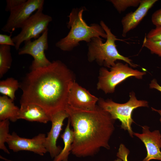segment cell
Wrapping results in <instances>:
<instances>
[{
  "instance_id": "8",
  "label": "cell",
  "mask_w": 161,
  "mask_h": 161,
  "mask_svg": "<svg viewBox=\"0 0 161 161\" xmlns=\"http://www.w3.org/2000/svg\"><path fill=\"white\" fill-rule=\"evenodd\" d=\"M47 30L38 38L32 41H24V45L18 50V54H28L33 58L30 69L31 70L47 66L51 63L46 58L45 52L48 48V34Z\"/></svg>"
},
{
  "instance_id": "13",
  "label": "cell",
  "mask_w": 161,
  "mask_h": 161,
  "mask_svg": "<svg viewBox=\"0 0 161 161\" xmlns=\"http://www.w3.org/2000/svg\"><path fill=\"white\" fill-rule=\"evenodd\" d=\"M141 133H134L136 136L143 143L146 148V156L142 161H149L152 160L161 161V134L158 130L151 131L147 126H142Z\"/></svg>"
},
{
  "instance_id": "14",
  "label": "cell",
  "mask_w": 161,
  "mask_h": 161,
  "mask_svg": "<svg viewBox=\"0 0 161 161\" xmlns=\"http://www.w3.org/2000/svg\"><path fill=\"white\" fill-rule=\"evenodd\" d=\"M157 0H141L137 8L126 14L121 21L123 27L122 36H126L131 30L135 28L145 16Z\"/></svg>"
},
{
  "instance_id": "1",
  "label": "cell",
  "mask_w": 161,
  "mask_h": 161,
  "mask_svg": "<svg viewBox=\"0 0 161 161\" xmlns=\"http://www.w3.org/2000/svg\"><path fill=\"white\" fill-rule=\"evenodd\" d=\"M75 80L72 72L61 61L31 70L20 83L22 91L20 105L33 103L51 116L65 110L71 86Z\"/></svg>"
},
{
  "instance_id": "15",
  "label": "cell",
  "mask_w": 161,
  "mask_h": 161,
  "mask_svg": "<svg viewBox=\"0 0 161 161\" xmlns=\"http://www.w3.org/2000/svg\"><path fill=\"white\" fill-rule=\"evenodd\" d=\"M18 118L29 122L47 123L51 121V116L40 106L28 103L21 105Z\"/></svg>"
},
{
  "instance_id": "10",
  "label": "cell",
  "mask_w": 161,
  "mask_h": 161,
  "mask_svg": "<svg viewBox=\"0 0 161 161\" xmlns=\"http://www.w3.org/2000/svg\"><path fill=\"white\" fill-rule=\"evenodd\" d=\"M46 137L45 134L40 133L31 138H27L13 132L10 134L7 143L9 148L14 152L29 151L43 156L47 152L44 145Z\"/></svg>"
},
{
  "instance_id": "9",
  "label": "cell",
  "mask_w": 161,
  "mask_h": 161,
  "mask_svg": "<svg viewBox=\"0 0 161 161\" xmlns=\"http://www.w3.org/2000/svg\"><path fill=\"white\" fill-rule=\"evenodd\" d=\"M44 0H28L24 3L10 12L2 31L12 33L16 29L21 28L35 11L43 8Z\"/></svg>"
},
{
  "instance_id": "20",
  "label": "cell",
  "mask_w": 161,
  "mask_h": 161,
  "mask_svg": "<svg viewBox=\"0 0 161 161\" xmlns=\"http://www.w3.org/2000/svg\"><path fill=\"white\" fill-rule=\"evenodd\" d=\"M9 120L0 121V149L6 153L9 154L10 152L5 145L9 135V129L10 124Z\"/></svg>"
},
{
  "instance_id": "26",
  "label": "cell",
  "mask_w": 161,
  "mask_h": 161,
  "mask_svg": "<svg viewBox=\"0 0 161 161\" xmlns=\"http://www.w3.org/2000/svg\"><path fill=\"white\" fill-rule=\"evenodd\" d=\"M151 20L156 27H161V8L153 13L151 16Z\"/></svg>"
},
{
  "instance_id": "6",
  "label": "cell",
  "mask_w": 161,
  "mask_h": 161,
  "mask_svg": "<svg viewBox=\"0 0 161 161\" xmlns=\"http://www.w3.org/2000/svg\"><path fill=\"white\" fill-rule=\"evenodd\" d=\"M128 65L127 63H116L110 71L105 68H101L97 85V89L102 90L106 94L113 93L116 87L127 78L134 77L141 79L146 74L145 72L134 69Z\"/></svg>"
},
{
  "instance_id": "24",
  "label": "cell",
  "mask_w": 161,
  "mask_h": 161,
  "mask_svg": "<svg viewBox=\"0 0 161 161\" xmlns=\"http://www.w3.org/2000/svg\"><path fill=\"white\" fill-rule=\"evenodd\" d=\"M27 0H7L6 11L9 12L17 8L27 1Z\"/></svg>"
},
{
  "instance_id": "7",
  "label": "cell",
  "mask_w": 161,
  "mask_h": 161,
  "mask_svg": "<svg viewBox=\"0 0 161 161\" xmlns=\"http://www.w3.org/2000/svg\"><path fill=\"white\" fill-rule=\"evenodd\" d=\"M43 8L37 10L32 15L21 27L20 32L12 38L15 44L16 50H18L22 43L36 39L40 36L47 30L49 23L52 20L50 16L44 14Z\"/></svg>"
},
{
  "instance_id": "5",
  "label": "cell",
  "mask_w": 161,
  "mask_h": 161,
  "mask_svg": "<svg viewBox=\"0 0 161 161\" xmlns=\"http://www.w3.org/2000/svg\"><path fill=\"white\" fill-rule=\"evenodd\" d=\"M130 99L126 103H119L111 99L106 100L99 99L98 106L108 112L112 118L116 120L118 119L121 123V129L126 130L129 135L134 137V133L131 125L134 121L132 118L134 110L140 107H148V102L145 100H138L134 92L129 93Z\"/></svg>"
},
{
  "instance_id": "19",
  "label": "cell",
  "mask_w": 161,
  "mask_h": 161,
  "mask_svg": "<svg viewBox=\"0 0 161 161\" xmlns=\"http://www.w3.org/2000/svg\"><path fill=\"white\" fill-rule=\"evenodd\" d=\"M19 88L20 83L13 78H8L0 81V93L13 101L15 99V92Z\"/></svg>"
},
{
  "instance_id": "4",
  "label": "cell",
  "mask_w": 161,
  "mask_h": 161,
  "mask_svg": "<svg viewBox=\"0 0 161 161\" xmlns=\"http://www.w3.org/2000/svg\"><path fill=\"white\" fill-rule=\"evenodd\" d=\"M100 24L107 35L106 40L103 43L101 37H95L88 43L87 57L89 61H95L100 66L111 68L115 65L117 61L122 60L131 67H137L138 65L133 63L131 59L118 52L115 41L121 40L117 38L103 21H101Z\"/></svg>"
},
{
  "instance_id": "12",
  "label": "cell",
  "mask_w": 161,
  "mask_h": 161,
  "mask_svg": "<svg viewBox=\"0 0 161 161\" xmlns=\"http://www.w3.org/2000/svg\"><path fill=\"white\" fill-rule=\"evenodd\" d=\"M69 115L65 110L58 112L51 117L52 126L50 131L46 136L44 145L52 158H55L61 152L62 149L57 146V141L64 125V122Z\"/></svg>"
},
{
  "instance_id": "16",
  "label": "cell",
  "mask_w": 161,
  "mask_h": 161,
  "mask_svg": "<svg viewBox=\"0 0 161 161\" xmlns=\"http://www.w3.org/2000/svg\"><path fill=\"white\" fill-rule=\"evenodd\" d=\"M13 101L5 95L0 96V120H9L16 122L20 108L15 105Z\"/></svg>"
},
{
  "instance_id": "29",
  "label": "cell",
  "mask_w": 161,
  "mask_h": 161,
  "mask_svg": "<svg viewBox=\"0 0 161 161\" xmlns=\"http://www.w3.org/2000/svg\"><path fill=\"white\" fill-rule=\"evenodd\" d=\"M151 108L152 110L157 112L160 115V122L161 123V109H159V110L153 107H151Z\"/></svg>"
},
{
  "instance_id": "3",
  "label": "cell",
  "mask_w": 161,
  "mask_h": 161,
  "mask_svg": "<svg viewBox=\"0 0 161 161\" xmlns=\"http://www.w3.org/2000/svg\"><path fill=\"white\" fill-rule=\"evenodd\" d=\"M83 7L74 8L68 17L67 27L70 30L67 35L58 41L56 46L65 51H70L84 41L89 43L95 37L106 39L107 35L100 25L94 23L88 25L83 18Z\"/></svg>"
},
{
  "instance_id": "17",
  "label": "cell",
  "mask_w": 161,
  "mask_h": 161,
  "mask_svg": "<svg viewBox=\"0 0 161 161\" xmlns=\"http://www.w3.org/2000/svg\"><path fill=\"white\" fill-rule=\"evenodd\" d=\"M70 122L68 118L67 123L63 133L61 135L64 143V147L53 161H68L69 155L72 149L74 140L73 130L70 129Z\"/></svg>"
},
{
  "instance_id": "28",
  "label": "cell",
  "mask_w": 161,
  "mask_h": 161,
  "mask_svg": "<svg viewBox=\"0 0 161 161\" xmlns=\"http://www.w3.org/2000/svg\"><path fill=\"white\" fill-rule=\"evenodd\" d=\"M149 87L151 89H154L161 92V86L158 84L157 80L154 79L152 80L149 84Z\"/></svg>"
},
{
  "instance_id": "11",
  "label": "cell",
  "mask_w": 161,
  "mask_h": 161,
  "mask_svg": "<svg viewBox=\"0 0 161 161\" xmlns=\"http://www.w3.org/2000/svg\"><path fill=\"white\" fill-rule=\"evenodd\" d=\"M99 99L79 85L75 80L69 90L68 105L76 109L92 110L97 106L96 103Z\"/></svg>"
},
{
  "instance_id": "30",
  "label": "cell",
  "mask_w": 161,
  "mask_h": 161,
  "mask_svg": "<svg viewBox=\"0 0 161 161\" xmlns=\"http://www.w3.org/2000/svg\"><path fill=\"white\" fill-rule=\"evenodd\" d=\"M113 161H123V160L119 158H118Z\"/></svg>"
},
{
  "instance_id": "21",
  "label": "cell",
  "mask_w": 161,
  "mask_h": 161,
  "mask_svg": "<svg viewBox=\"0 0 161 161\" xmlns=\"http://www.w3.org/2000/svg\"><path fill=\"white\" fill-rule=\"evenodd\" d=\"M141 0H111L109 1L120 13L130 7L139 6Z\"/></svg>"
},
{
  "instance_id": "2",
  "label": "cell",
  "mask_w": 161,
  "mask_h": 161,
  "mask_svg": "<svg viewBox=\"0 0 161 161\" xmlns=\"http://www.w3.org/2000/svg\"><path fill=\"white\" fill-rule=\"evenodd\" d=\"M74 133L71 152L78 157L92 156L101 148L109 149L110 139L115 129V120L98 105L92 110H81L67 105Z\"/></svg>"
},
{
  "instance_id": "27",
  "label": "cell",
  "mask_w": 161,
  "mask_h": 161,
  "mask_svg": "<svg viewBox=\"0 0 161 161\" xmlns=\"http://www.w3.org/2000/svg\"><path fill=\"white\" fill-rule=\"evenodd\" d=\"M12 33L9 35L6 34H0V45H7L15 47V44L11 37Z\"/></svg>"
},
{
  "instance_id": "25",
  "label": "cell",
  "mask_w": 161,
  "mask_h": 161,
  "mask_svg": "<svg viewBox=\"0 0 161 161\" xmlns=\"http://www.w3.org/2000/svg\"><path fill=\"white\" fill-rule=\"evenodd\" d=\"M129 152V150L122 143L120 145L118 151L117 153V156L123 161H128V157Z\"/></svg>"
},
{
  "instance_id": "18",
  "label": "cell",
  "mask_w": 161,
  "mask_h": 161,
  "mask_svg": "<svg viewBox=\"0 0 161 161\" xmlns=\"http://www.w3.org/2000/svg\"><path fill=\"white\" fill-rule=\"evenodd\" d=\"M10 46L0 45V78L10 69L12 58L11 53Z\"/></svg>"
},
{
  "instance_id": "22",
  "label": "cell",
  "mask_w": 161,
  "mask_h": 161,
  "mask_svg": "<svg viewBox=\"0 0 161 161\" xmlns=\"http://www.w3.org/2000/svg\"><path fill=\"white\" fill-rule=\"evenodd\" d=\"M143 46L149 50L151 53L161 57V41H153L147 39L145 36Z\"/></svg>"
},
{
  "instance_id": "23",
  "label": "cell",
  "mask_w": 161,
  "mask_h": 161,
  "mask_svg": "<svg viewBox=\"0 0 161 161\" xmlns=\"http://www.w3.org/2000/svg\"><path fill=\"white\" fill-rule=\"evenodd\" d=\"M146 38L153 41H161V27L151 29L145 35Z\"/></svg>"
}]
</instances>
